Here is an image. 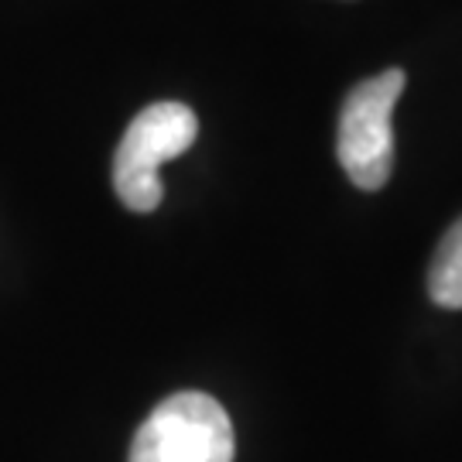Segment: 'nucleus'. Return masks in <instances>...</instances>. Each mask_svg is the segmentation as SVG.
<instances>
[{
	"mask_svg": "<svg viewBox=\"0 0 462 462\" xmlns=\"http://www.w3.org/2000/svg\"><path fill=\"white\" fill-rule=\"evenodd\" d=\"M404 72L387 69L356 83L343 99L336 154L346 179L364 192H377L394 171V106L404 93Z\"/></svg>",
	"mask_w": 462,
	"mask_h": 462,
	"instance_id": "f257e3e1",
	"label": "nucleus"
},
{
	"mask_svg": "<svg viewBox=\"0 0 462 462\" xmlns=\"http://www.w3.org/2000/svg\"><path fill=\"white\" fill-rule=\"evenodd\" d=\"M236 439L226 408L202 391L165 397L137 429L127 462H233Z\"/></svg>",
	"mask_w": 462,
	"mask_h": 462,
	"instance_id": "f03ea898",
	"label": "nucleus"
},
{
	"mask_svg": "<svg viewBox=\"0 0 462 462\" xmlns=\"http://www.w3.org/2000/svg\"><path fill=\"white\" fill-rule=\"evenodd\" d=\"M196 134L199 120L185 103H151L134 116L114 158V189L120 202L134 213L158 209L165 196L158 171L192 148Z\"/></svg>",
	"mask_w": 462,
	"mask_h": 462,
	"instance_id": "7ed1b4c3",
	"label": "nucleus"
},
{
	"mask_svg": "<svg viewBox=\"0 0 462 462\" xmlns=\"http://www.w3.org/2000/svg\"><path fill=\"white\" fill-rule=\"evenodd\" d=\"M429 295L439 309H462V216L435 247L429 267Z\"/></svg>",
	"mask_w": 462,
	"mask_h": 462,
	"instance_id": "20e7f679",
	"label": "nucleus"
}]
</instances>
